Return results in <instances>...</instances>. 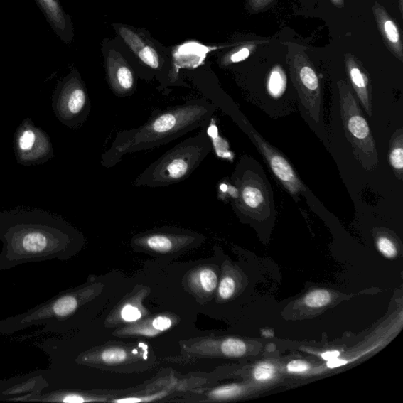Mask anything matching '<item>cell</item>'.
<instances>
[{
    "label": "cell",
    "instance_id": "cell-1",
    "mask_svg": "<svg viewBox=\"0 0 403 403\" xmlns=\"http://www.w3.org/2000/svg\"><path fill=\"white\" fill-rule=\"evenodd\" d=\"M79 240L68 222L47 210L16 208L0 212V271L23 264L65 259Z\"/></svg>",
    "mask_w": 403,
    "mask_h": 403
},
{
    "label": "cell",
    "instance_id": "cell-2",
    "mask_svg": "<svg viewBox=\"0 0 403 403\" xmlns=\"http://www.w3.org/2000/svg\"><path fill=\"white\" fill-rule=\"evenodd\" d=\"M217 107L205 100L154 111L141 127L126 129L117 134L109 149L101 155L102 167L111 168L123 157L151 150L171 143L195 129L207 128Z\"/></svg>",
    "mask_w": 403,
    "mask_h": 403
},
{
    "label": "cell",
    "instance_id": "cell-3",
    "mask_svg": "<svg viewBox=\"0 0 403 403\" xmlns=\"http://www.w3.org/2000/svg\"><path fill=\"white\" fill-rule=\"evenodd\" d=\"M207 130L190 136L166 151L134 181L136 187L163 188L187 180L213 150Z\"/></svg>",
    "mask_w": 403,
    "mask_h": 403
},
{
    "label": "cell",
    "instance_id": "cell-4",
    "mask_svg": "<svg viewBox=\"0 0 403 403\" xmlns=\"http://www.w3.org/2000/svg\"><path fill=\"white\" fill-rule=\"evenodd\" d=\"M340 114L348 141L353 146L354 156L366 171L379 165L375 138L358 102L345 85H340Z\"/></svg>",
    "mask_w": 403,
    "mask_h": 403
},
{
    "label": "cell",
    "instance_id": "cell-5",
    "mask_svg": "<svg viewBox=\"0 0 403 403\" xmlns=\"http://www.w3.org/2000/svg\"><path fill=\"white\" fill-rule=\"evenodd\" d=\"M51 107L56 119L65 127L77 130L84 126L92 105L85 83L77 70H72L57 83Z\"/></svg>",
    "mask_w": 403,
    "mask_h": 403
},
{
    "label": "cell",
    "instance_id": "cell-6",
    "mask_svg": "<svg viewBox=\"0 0 403 403\" xmlns=\"http://www.w3.org/2000/svg\"><path fill=\"white\" fill-rule=\"evenodd\" d=\"M14 155L19 165L29 167L45 164L54 157L49 135L26 118L16 130L13 140Z\"/></svg>",
    "mask_w": 403,
    "mask_h": 403
},
{
    "label": "cell",
    "instance_id": "cell-7",
    "mask_svg": "<svg viewBox=\"0 0 403 403\" xmlns=\"http://www.w3.org/2000/svg\"><path fill=\"white\" fill-rule=\"evenodd\" d=\"M236 193L233 206L241 213L249 216L263 214L269 210L270 202L267 188L257 174L246 171L232 178Z\"/></svg>",
    "mask_w": 403,
    "mask_h": 403
},
{
    "label": "cell",
    "instance_id": "cell-8",
    "mask_svg": "<svg viewBox=\"0 0 403 403\" xmlns=\"http://www.w3.org/2000/svg\"><path fill=\"white\" fill-rule=\"evenodd\" d=\"M254 143L258 146L259 150L265 157L269 166L275 174L278 180L281 182L289 192L294 195L304 192L306 188L303 182L300 181L294 168H292L289 161L279 151L276 150L273 146L268 144L264 139L252 128L248 127Z\"/></svg>",
    "mask_w": 403,
    "mask_h": 403
},
{
    "label": "cell",
    "instance_id": "cell-9",
    "mask_svg": "<svg viewBox=\"0 0 403 403\" xmlns=\"http://www.w3.org/2000/svg\"><path fill=\"white\" fill-rule=\"evenodd\" d=\"M107 76L109 87L121 98L130 97L136 90L135 72L119 53L111 51L106 62Z\"/></svg>",
    "mask_w": 403,
    "mask_h": 403
},
{
    "label": "cell",
    "instance_id": "cell-10",
    "mask_svg": "<svg viewBox=\"0 0 403 403\" xmlns=\"http://www.w3.org/2000/svg\"><path fill=\"white\" fill-rule=\"evenodd\" d=\"M56 36L67 45L75 38L71 18L63 10L60 0H35Z\"/></svg>",
    "mask_w": 403,
    "mask_h": 403
},
{
    "label": "cell",
    "instance_id": "cell-11",
    "mask_svg": "<svg viewBox=\"0 0 403 403\" xmlns=\"http://www.w3.org/2000/svg\"><path fill=\"white\" fill-rule=\"evenodd\" d=\"M119 33L139 60L146 67L156 70L162 68L156 50L146 43L141 35L126 26L119 27Z\"/></svg>",
    "mask_w": 403,
    "mask_h": 403
},
{
    "label": "cell",
    "instance_id": "cell-12",
    "mask_svg": "<svg viewBox=\"0 0 403 403\" xmlns=\"http://www.w3.org/2000/svg\"><path fill=\"white\" fill-rule=\"evenodd\" d=\"M188 235H175L171 232H152L146 234V236L137 240L139 244H143L151 250L159 252L167 253L173 250L175 242L188 237Z\"/></svg>",
    "mask_w": 403,
    "mask_h": 403
},
{
    "label": "cell",
    "instance_id": "cell-13",
    "mask_svg": "<svg viewBox=\"0 0 403 403\" xmlns=\"http://www.w3.org/2000/svg\"><path fill=\"white\" fill-rule=\"evenodd\" d=\"M390 166L399 180L403 179V130L399 129L393 134L388 151Z\"/></svg>",
    "mask_w": 403,
    "mask_h": 403
},
{
    "label": "cell",
    "instance_id": "cell-14",
    "mask_svg": "<svg viewBox=\"0 0 403 403\" xmlns=\"http://www.w3.org/2000/svg\"><path fill=\"white\" fill-rule=\"evenodd\" d=\"M286 77L279 68H275L271 72L267 89L271 97L279 98L284 94L286 89Z\"/></svg>",
    "mask_w": 403,
    "mask_h": 403
},
{
    "label": "cell",
    "instance_id": "cell-15",
    "mask_svg": "<svg viewBox=\"0 0 403 403\" xmlns=\"http://www.w3.org/2000/svg\"><path fill=\"white\" fill-rule=\"evenodd\" d=\"M195 283L203 291L210 293L217 287V276L213 270L204 269L195 275Z\"/></svg>",
    "mask_w": 403,
    "mask_h": 403
},
{
    "label": "cell",
    "instance_id": "cell-16",
    "mask_svg": "<svg viewBox=\"0 0 403 403\" xmlns=\"http://www.w3.org/2000/svg\"><path fill=\"white\" fill-rule=\"evenodd\" d=\"M331 301V295L326 290H317L309 293L304 299V303L311 308H320L327 306Z\"/></svg>",
    "mask_w": 403,
    "mask_h": 403
},
{
    "label": "cell",
    "instance_id": "cell-17",
    "mask_svg": "<svg viewBox=\"0 0 403 403\" xmlns=\"http://www.w3.org/2000/svg\"><path fill=\"white\" fill-rule=\"evenodd\" d=\"M222 351L226 356L238 358L246 353L247 346L243 341L231 338L222 343Z\"/></svg>",
    "mask_w": 403,
    "mask_h": 403
},
{
    "label": "cell",
    "instance_id": "cell-18",
    "mask_svg": "<svg viewBox=\"0 0 403 403\" xmlns=\"http://www.w3.org/2000/svg\"><path fill=\"white\" fill-rule=\"evenodd\" d=\"M276 375V368L273 364L269 362H262L254 370L253 375L256 380L268 381L272 380Z\"/></svg>",
    "mask_w": 403,
    "mask_h": 403
},
{
    "label": "cell",
    "instance_id": "cell-19",
    "mask_svg": "<svg viewBox=\"0 0 403 403\" xmlns=\"http://www.w3.org/2000/svg\"><path fill=\"white\" fill-rule=\"evenodd\" d=\"M102 360L107 364L120 363L126 360L127 354L120 348L107 349L101 355Z\"/></svg>",
    "mask_w": 403,
    "mask_h": 403
},
{
    "label": "cell",
    "instance_id": "cell-20",
    "mask_svg": "<svg viewBox=\"0 0 403 403\" xmlns=\"http://www.w3.org/2000/svg\"><path fill=\"white\" fill-rule=\"evenodd\" d=\"M379 251L387 258H394L397 254V249L394 242L387 237L380 236L377 239Z\"/></svg>",
    "mask_w": 403,
    "mask_h": 403
},
{
    "label": "cell",
    "instance_id": "cell-21",
    "mask_svg": "<svg viewBox=\"0 0 403 403\" xmlns=\"http://www.w3.org/2000/svg\"><path fill=\"white\" fill-rule=\"evenodd\" d=\"M241 392L237 385L224 386L210 393L211 397L216 399H226L237 397Z\"/></svg>",
    "mask_w": 403,
    "mask_h": 403
},
{
    "label": "cell",
    "instance_id": "cell-22",
    "mask_svg": "<svg viewBox=\"0 0 403 403\" xmlns=\"http://www.w3.org/2000/svg\"><path fill=\"white\" fill-rule=\"evenodd\" d=\"M235 281L232 277L226 276L223 278L221 283H220L218 292L219 296H221L222 299L227 300L230 299L235 291Z\"/></svg>",
    "mask_w": 403,
    "mask_h": 403
},
{
    "label": "cell",
    "instance_id": "cell-23",
    "mask_svg": "<svg viewBox=\"0 0 403 403\" xmlns=\"http://www.w3.org/2000/svg\"><path fill=\"white\" fill-rule=\"evenodd\" d=\"M121 315L123 320L129 322H134L141 318V311L129 304L124 306Z\"/></svg>",
    "mask_w": 403,
    "mask_h": 403
},
{
    "label": "cell",
    "instance_id": "cell-24",
    "mask_svg": "<svg viewBox=\"0 0 403 403\" xmlns=\"http://www.w3.org/2000/svg\"><path fill=\"white\" fill-rule=\"evenodd\" d=\"M385 31L388 40L392 43H398L399 41V34L397 26L392 21L387 20L385 23Z\"/></svg>",
    "mask_w": 403,
    "mask_h": 403
},
{
    "label": "cell",
    "instance_id": "cell-25",
    "mask_svg": "<svg viewBox=\"0 0 403 403\" xmlns=\"http://www.w3.org/2000/svg\"><path fill=\"white\" fill-rule=\"evenodd\" d=\"M287 369L292 373L305 372L310 370V365L304 361L294 360L288 364Z\"/></svg>",
    "mask_w": 403,
    "mask_h": 403
},
{
    "label": "cell",
    "instance_id": "cell-26",
    "mask_svg": "<svg viewBox=\"0 0 403 403\" xmlns=\"http://www.w3.org/2000/svg\"><path fill=\"white\" fill-rule=\"evenodd\" d=\"M172 324L171 319L167 317H158L152 322L153 328L160 332L167 331L172 326Z\"/></svg>",
    "mask_w": 403,
    "mask_h": 403
},
{
    "label": "cell",
    "instance_id": "cell-27",
    "mask_svg": "<svg viewBox=\"0 0 403 403\" xmlns=\"http://www.w3.org/2000/svg\"><path fill=\"white\" fill-rule=\"evenodd\" d=\"M250 55V50L247 48H242L235 54L231 55L230 60L232 63H239L244 61Z\"/></svg>",
    "mask_w": 403,
    "mask_h": 403
},
{
    "label": "cell",
    "instance_id": "cell-28",
    "mask_svg": "<svg viewBox=\"0 0 403 403\" xmlns=\"http://www.w3.org/2000/svg\"><path fill=\"white\" fill-rule=\"evenodd\" d=\"M347 363H348L347 361L336 358L332 359V360L328 361L327 366L328 368L334 369V368L340 367V366H343L344 365H346Z\"/></svg>",
    "mask_w": 403,
    "mask_h": 403
},
{
    "label": "cell",
    "instance_id": "cell-29",
    "mask_svg": "<svg viewBox=\"0 0 403 403\" xmlns=\"http://www.w3.org/2000/svg\"><path fill=\"white\" fill-rule=\"evenodd\" d=\"M340 355V353L338 350H329L322 354L321 357L324 359V360L329 361L332 360V359L338 358Z\"/></svg>",
    "mask_w": 403,
    "mask_h": 403
}]
</instances>
